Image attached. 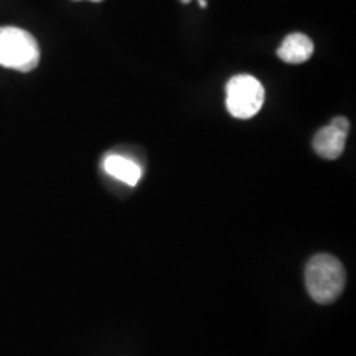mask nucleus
Instances as JSON below:
<instances>
[{
  "instance_id": "7ed1b4c3",
  "label": "nucleus",
  "mask_w": 356,
  "mask_h": 356,
  "mask_svg": "<svg viewBox=\"0 0 356 356\" xmlns=\"http://www.w3.org/2000/svg\"><path fill=\"white\" fill-rule=\"evenodd\" d=\"M264 88L251 74H238L226 84V108L236 119H251L264 104Z\"/></svg>"
},
{
  "instance_id": "20e7f679",
  "label": "nucleus",
  "mask_w": 356,
  "mask_h": 356,
  "mask_svg": "<svg viewBox=\"0 0 356 356\" xmlns=\"http://www.w3.org/2000/svg\"><path fill=\"white\" fill-rule=\"evenodd\" d=\"M350 122L346 118H335L320 129L314 137V150L325 160H337L343 154L348 137Z\"/></svg>"
},
{
  "instance_id": "39448f33",
  "label": "nucleus",
  "mask_w": 356,
  "mask_h": 356,
  "mask_svg": "<svg viewBox=\"0 0 356 356\" xmlns=\"http://www.w3.org/2000/svg\"><path fill=\"white\" fill-rule=\"evenodd\" d=\"M314 55V43L304 33H291L280 43L277 56L289 65H300Z\"/></svg>"
},
{
  "instance_id": "f03ea898",
  "label": "nucleus",
  "mask_w": 356,
  "mask_h": 356,
  "mask_svg": "<svg viewBox=\"0 0 356 356\" xmlns=\"http://www.w3.org/2000/svg\"><path fill=\"white\" fill-rule=\"evenodd\" d=\"M38 61L40 47L32 33L19 26H0V66L29 73Z\"/></svg>"
},
{
  "instance_id": "0eeeda50",
  "label": "nucleus",
  "mask_w": 356,
  "mask_h": 356,
  "mask_svg": "<svg viewBox=\"0 0 356 356\" xmlns=\"http://www.w3.org/2000/svg\"><path fill=\"white\" fill-rule=\"evenodd\" d=\"M181 2H184V3H188V2H190V0H181Z\"/></svg>"
},
{
  "instance_id": "f257e3e1",
  "label": "nucleus",
  "mask_w": 356,
  "mask_h": 356,
  "mask_svg": "<svg viewBox=\"0 0 356 356\" xmlns=\"http://www.w3.org/2000/svg\"><path fill=\"white\" fill-rule=\"evenodd\" d=\"M345 284V267L332 254H317L307 262L305 287L317 304L335 302L343 292Z\"/></svg>"
},
{
  "instance_id": "6e6552de",
  "label": "nucleus",
  "mask_w": 356,
  "mask_h": 356,
  "mask_svg": "<svg viewBox=\"0 0 356 356\" xmlns=\"http://www.w3.org/2000/svg\"><path fill=\"white\" fill-rule=\"evenodd\" d=\"M92 2H101V0H92Z\"/></svg>"
},
{
  "instance_id": "423d86ee",
  "label": "nucleus",
  "mask_w": 356,
  "mask_h": 356,
  "mask_svg": "<svg viewBox=\"0 0 356 356\" xmlns=\"http://www.w3.org/2000/svg\"><path fill=\"white\" fill-rule=\"evenodd\" d=\"M102 167H104L106 173H109L111 177L115 178V180L131 186H136L139 184L142 177V168L137 165L134 160L124 157V155H108V157L104 159V162H102Z\"/></svg>"
}]
</instances>
